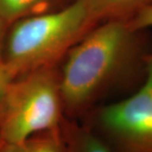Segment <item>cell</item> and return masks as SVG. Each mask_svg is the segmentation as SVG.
Segmentation results:
<instances>
[{"label": "cell", "instance_id": "cell-1", "mask_svg": "<svg viewBox=\"0 0 152 152\" xmlns=\"http://www.w3.org/2000/svg\"><path fill=\"white\" fill-rule=\"evenodd\" d=\"M125 20H107L90 30L66 53L59 74L68 119L85 117L99 94L145 63L141 32Z\"/></svg>", "mask_w": 152, "mask_h": 152}, {"label": "cell", "instance_id": "cell-2", "mask_svg": "<svg viewBox=\"0 0 152 152\" xmlns=\"http://www.w3.org/2000/svg\"><path fill=\"white\" fill-rule=\"evenodd\" d=\"M93 25L86 0H75L60 10L18 20L7 29L3 62L18 75L54 66Z\"/></svg>", "mask_w": 152, "mask_h": 152}, {"label": "cell", "instance_id": "cell-3", "mask_svg": "<svg viewBox=\"0 0 152 152\" xmlns=\"http://www.w3.org/2000/svg\"><path fill=\"white\" fill-rule=\"evenodd\" d=\"M59 73L54 66L17 75L6 94L0 139L15 143L61 127L65 118Z\"/></svg>", "mask_w": 152, "mask_h": 152}, {"label": "cell", "instance_id": "cell-4", "mask_svg": "<svg viewBox=\"0 0 152 152\" xmlns=\"http://www.w3.org/2000/svg\"><path fill=\"white\" fill-rule=\"evenodd\" d=\"M84 118L83 125L111 152H152V53L147 55L145 80L135 92Z\"/></svg>", "mask_w": 152, "mask_h": 152}, {"label": "cell", "instance_id": "cell-5", "mask_svg": "<svg viewBox=\"0 0 152 152\" xmlns=\"http://www.w3.org/2000/svg\"><path fill=\"white\" fill-rule=\"evenodd\" d=\"M90 19L96 23L107 20L129 21L151 0H86Z\"/></svg>", "mask_w": 152, "mask_h": 152}, {"label": "cell", "instance_id": "cell-6", "mask_svg": "<svg viewBox=\"0 0 152 152\" xmlns=\"http://www.w3.org/2000/svg\"><path fill=\"white\" fill-rule=\"evenodd\" d=\"M66 141L61 127L31 136L15 143L3 142L0 152H65Z\"/></svg>", "mask_w": 152, "mask_h": 152}, {"label": "cell", "instance_id": "cell-7", "mask_svg": "<svg viewBox=\"0 0 152 152\" xmlns=\"http://www.w3.org/2000/svg\"><path fill=\"white\" fill-rule=\"evenodd\" d=\"M62 131L72 152H111L104 142L85 125L64 118Z\"/></svg>", "mask_w": 152, "mask_h": 152}, {"label": "cell", "instance_id": "cell-8", "mask_svg": "<svg viewBox=\"0 0 152 152\" xmlns=\"http://www.w3.org/2000/svg\"><path fill=\"white\" fill-rule=\"evenodd\" d=\"M57 0H0V19L10 25L23 18L50 11Z\"/></svg>", "mask_w": 152, "mask_h": 152}, {"label": "cell", "instance_id": "cell-9", "mask_svg": "<svg viewBox=\"0 0 152 152\" xmlns=\"http://www.w3.org/2000/svg\"><path fill=\"white\" fill-rule=\"evenodd\" d=\"M17 75V72L10 65H9L4 62L0 63V127L4 113L7 91L10 83Z\"/></svg>", "mask_w": 152, "mask_h": 152}, {"label": "cell", "instance_id": "cell-10", "mask_svg": "<svg viewBox=\"0 0 152 152\" xmlns=\"http://www.w3.org/2000/svg\"><path fill=\"white\" fill-rule=\"evenodd\" d=\"M134 31H145L152 27V4L145 6L129 21Z\"/></svg>", "mask_w": 152, "mask_h": 152}, {"label": "cell", "instance_id": "cell-11", "mask_svg": "<svg viewBox=\"0 0 152 152\" xmlns=\"http://www.w3.org/2000/svg\"><path fill=\"white\" fill-rule=\"evenodd\" d=\"M9 25L0 19V63L3 62V53H4V45L5 40L6 32Z\"/></svg>", "mask_w": 152, "mask_h": 152}, {"label": "cell", "instance_id": "cell-12", "mask_svg": "<svg viewBox=\"0 0 152 152\" xmlns=\"http://www.w3.org/2000/svg\"><path fill=\"white\" fill-rule=\"evenodd\" d=\"M64 140H65V139H64ZM66 145H67V144H66ZM65 152H72V151H71L70 149L69 148V146H68V145H67V149H66Z\"/></svg>", "mask_w": 152, "mask_h": 152}, {"label": "cell", "instance_id": "cell-13", "mask_svg": "<svg viewBox=\"0 0 152 152\" xmlns=\"http://www.w3.org/2000/svg\"><path fill=\"white\" fill-rule=\"evenodd\" d=\"M2 144H3V141H2V140H0V147H1V145H2Z\"/></svg>", "mask_w": 152, "mask_h": 152}, {"label": "cell", "instance_id": "cell-14", "mask_svg": "<svg viewBox=\"0 0 152 152\" xmlns=\"http://www.w3.org/2000/svg\"><path fill=\"white\" fill-rule=\"evenodd\" d=\"M151 4H152V0H151Z\"/></svg>", "mask_w": 152, "mask_h": 152}]
</instances>
